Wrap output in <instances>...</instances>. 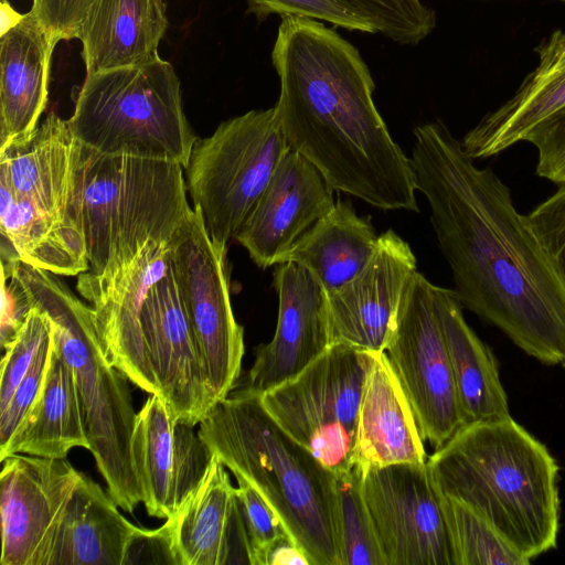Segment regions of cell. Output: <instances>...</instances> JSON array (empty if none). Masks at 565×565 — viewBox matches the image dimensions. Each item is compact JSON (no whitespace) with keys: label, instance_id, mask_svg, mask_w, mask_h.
Instances as JSON below:
<instances>
[{"label":"cell","instance_id":"39","mask_svg":"<svg viewBox=\"0 0 565 565\" xmlns=\"http://www.w3.org/2000/svg\"><path fill=\"white\" fill-rule=\"evenodd\" d=\"M537 152L535 173L555 184L565 182V109L526 139Z\"/></svg>","mask_w":565,"mask_h":565},{"label":"cell","instance_id":"6","mask_svg":"<svg viewBox=\"0 0 565 565\" xmlns=\"http://www.w3.org/2000/svg\"><path fill=\"white\" fill-rule=\"evenodd\" d=\"M183 170L173 161L106 154L81 143L72 214L89 271L118 266L150 239H172L192 211Z\"/></svg>","mask_w":565,"mask_h":565},{"label":"cell","instance_id":"42","mask_svg":"<svg viewBox=\"0 0 565 565\" xmlns=\"http://www.w3.org/2000/svg\"><path fill=\"white\" fill-rule=\"evenodd\" d=\"M1 344L4 348L18 333L32 309L12 273L1 265Z\"/></svg>","mask_w":565,"mask_h":565},{"label":"cell","instance_id":"1","mask_svg":"<svg viewBox=\"0 0 565 565\" xmlns=\"http://www.w3.org/2000/svg\"><path fill=\"white\" fill-rule=\"evenodd\" d=\"M416 188L462 308L543 364L565 361V278L489 167L440 120L414 129Z\"/></svg>","mask_w":565,"mask_h":565},{"label":"cell","instance_id":"44","mask_svg":"<svg viewBox=\"0 0 565 565\" xmlns=\"http://www.w3.org/2000/svg\"><path fill=\"white\" fill-rule=\"evenodd\" d=\"M1 32L0 35L4 34L12 28H14L24 17V14L18 13L6 0H1Z\"/></svg>","mask_w":565,"mask_h":565},{"label":"cell","instance_id":"21","mask_svg":"<svg viewBox=\"0 0 565 565\" xmlns=\"http://www.w3.org/2000/svg\"><path fill=\"white\" fill-rule=\"evenodd\" d=\"M537 65L514 94L487 113L462 138L473 159H488L511 148L565 109V30H556L535 47Z\"/></svg>","mask_w":565,"mask_h":565},{"label":"cell","instance_id":"19","mask_svg":"<svg viewBox=\"0 0 565 565\" xmlns=\"http://www.w3.org/2000/svg\"><path fill=\"white\" fill-rule=\"evenodd\" d=\"M333 189L301 153L289 149L235 241L260 268L278 265L335 204Z\"/></svg>","mask_w":565,"mask_h":565},{"label":"cell","instance_id":"8","mask_svg":"<svg viewBox=\"0 0 565 565\" xmlns=\"http://www.w3.org/2000/svg\"><path fill=\"white\" fill-rule=\"evenodd\" d=\"M290 146L275 107L221 122L193 146L186 190L212 241L227 249Z\"/></svg>","mask_w":565,"mask_h":565},{"label":"cell","instance_id":"30","mask_svg":"<svg viewBox=\"0 0 565 565\" xmlns=\"http://www.w3.org/2000/svg\"><path fill=\"white\" fill-rule=\"evenodd\" d=\"M75 447L88 449V441L72 372L54 345L41 391L0 447V460L12 454L62 459Z\"/></svg>","mask_w":565,"mask_h":565},{"label":"cell","instance_id":"9","mask_svg":"<svg viewBox=\"0 0 565 565\" xmlns=\"http://www.w3.org/2000/svg\"><path fill=\"white\" fill-rule=\"evenodd\" d=\"M370 362V351L333 343L299 374L260 394L273 418L333 473L354 465Z\"/></svg>","mask_w":565,"mask_h":565},{"label":"cell","instance_id":"25","mask_svg":"<svg viewBox=\"0 0 565 565\" xmlns=\"http://www.w3.org/2000/svg\"><path fill=\"white\" fill-rule=\"evenodd\" d=\"M168 24L164 0H94L77 34L86 75L159 56Z\"/></svg>","mask_w":565,"mask_h":565},{"label":"cell","instance_id":"41","mask_svg":"<svg viewBox=\"0 0 565 565\" xmlns=\"http://www.w3.org/2000/svg\"><path fill=\"white\" fill-rule=\"evenodd\" d=\"M173 564L177 561L166 523L154 530L137 527L127 548L122 565Z\"/></svg>","mask_w":565,"mask_h":565},{"label":"cell","instance_id":"13","mask_svg":"<svg viewBox=\"0 0 565 565\" xmlns=\"http://www.w3.org/2000/svg\"><path fill=\"white\" fill-rule=\"evenodd\" d=\"M170 242L150 239L118 266L99 274L87 270L77 275L76 281L77 291L92 305L110 363L140 390L160 396L142 333L141 310L148 291L168 270Z\"/></svg>","mask_w":565,"mask_h":565},{"label":"cell","instance_id":"33","mask_svg":"<svg viewBox=\"0 0 565 565\" xmlns=\"http://www.w3.org/2000/svg\"><path fill=\"white\" fill-rule=\"evenodd\" d=\"M371 23L376 33L402 45H416L436 26V13L422 0H337Z\"/></svg>","mask_w":565,"mask_h":565},{"label":"cell","instance_id":"26","mask_svg":"<svg viewBox=\"0 0 565 565\" xmlns=\"http://www.w3.org/2000/svg\"><path fill=\"white\" fill-rule=\"evenodd\" d=\"M434 300L451 364L462 426L511 416L498 361L466 322L452 289L434 285Z\"/></svg>","mask_w":565,"mask_h":565},{"label":"cell","instance_id":"32","mask_svg":"<svg viewBox=\"0 0 565 565\" xmlns=\"http://www.w3.org/2000/svg\"><path fill=\"white\" fill-rule=\"evenodd\" d=\"M449 529L456 565H527L526 558L510 545L480 514L456 499L440 494Z\"/></svg>","mask_w":565,"mask_h":565},{"label":"cell","instance_id":"24","mask_svg":"<svg viewBox=\"0 0 565 565\" xmlns=\"http://www.w3.org/2000/svg\"><path fill=\"white\" fill-rule=\"evenodd\" d=\"M55 45L31 11L0 35V147L39 125Z\"/></svg>","mask_w":565,"mask_h":565},{"label":"cell","instance_id":"22","mask_svg":"<svg viewBox=\"0 0 565 565\" xmlns=\"http://www.w3.org/2000/svg\"><path fill=\"white\" fill-rule=\"evenodd\" d=\"M79 149L68 121L50 113L31 134L0 147V178L39 209L75 218L72 206Z\"/></svg>","mask_w":565,"mask_h":565},{"label":"cell","instance_id":"36","mask_svg":"<svg viewBox=\"0 0 565 565\" xmlns=\"http://www.w3.org/2000/svg\"><path fill=\"white\" fill-rule=\"evenodd\" d=\"M237 498L248 534L253 565H263L268 548L287 531L273 509L245 480L236 478Z\"/></svg>","mask_w":565,"mask_h":565},{"label":"cell","instance_id":"14","mask_svg":"<svg viewBox=\"0 0 565 565\" xmlns=\"http://www.w3.org/2000/svg\"><path fill=\"white\" fill-rule=\"evenodd\" d=\"M0 473V565H50L57 533L83 473L66 458L12 454Z\"/></svg>","mask_w":565,"mask_h":565},{"label":"cell","instance_id":"5","mask_svg":"<svg viewBox=\"0 0 565 565\" xmlns=\"http://www.w3.org/2000/svg\"><path fill=\"white\" fill-rule=\"evenodd\" d=\"M1 265L18 280L31 307L51 318L54 345L73 375L88 450L115 502L134 512L142 502L131 450L137 413L129 380L105 354L92 307L56 274L25 264L15 255L7 256Z\"/></svg>","mask_w":565,"mask_h":565},{"label":"cell","instance_id":"27","mask_svg":"<svg viewBox=\"0 0 565 565\" xmlns=\"http://www.w3.org/2000/svg\"><path fill=\"white\" fill-rule=\"evenodd\" d=\"M0 230L11 252L25 264L63 276H77L89 269L78 222L39 209L19 196L3 178Z\"/></svg>","mask_w":565,"mask_h":565},{"label":"cell","instance_id":"43","mask_svg":"<svg viewBox=\"0 0 565 565\" xmlns=\"http://www.w3.org/2000/svg\"><path fill=\"white\" fill-rule=\"evenodd\" d=\"M263 565H310V563L290 535L285 533L268 548Z\"/></svg>","mask_w":565,"mask_h":565},{"label":"cell","instance_id":"4","mask_svg":"<svg viewBox=\"0 0 565 565\" xmlns=\"http://www.w3.org/2000/svg\"><path fill=\"white\" fill-rule=\"evenodd\" d=\"M198 430L210 451L273 509L310 565H339L334 473L273 418L259 393L231 391Z\"/></svg>","mask_w":565,"mask_h":565},{"label":"cell","instance_id":"23","mask_svg":"<svg viewBox=\"0 0 565 565\" xmlns=\"http://www.w3.org/2000/svg\"><path fill=\"white\" fill-rule=\"evenodd\" d=\"M353 461L362 469L427 461L413 409L385 352H371Z\"/></svg>","mask_w":565,"mask_h":565},{"label":"cell","instance_id":"46","mask_svg":"<svg viewBox=\"0 0 565 565\" xmlns=\"http://www.w3.org/2000/svg\"><path fill=\"white\" fill-rule=\"evenodd\" d=\"M559 1H562V2H564V3H565V0H559Z\"/></svg>","mask_w":565,"mask_h":565},{"label":"cell","instance_id":"38","mask_svg":"<svg viewBox=\"0 0 565 565\" xmlns=\"http://www.w3.org/2000/svg\"><path fill=\"white\" fill-rule=\"evenodd\" d=\"M525 216L565 278V182Z\"/></svg>","mask_w":565,"mask_h":565},{"label":"cell","instance_id":"31","mask_svg":"<svg viewBox=\"0 0 565 565\" xmlns=\"http://www.w3.org/2000/svg\"><path fill=\"white\" fill-rule=\"evenodd\" d=\"M358 465L334 473V526L339 565H386L362 490Z\"/></svg>","mask_w":565,"mask_h":565},{"label":"cell","instance_id":"35","mask_svg":"<svg viewBox=\"0 0 565 565\" xmlns=\"http://www.w3.org/2000/svg\"><path fill=\"white\" fill-rule=\"evenodd\" d=\"M248 12L258 21L270 14L295 15L328 22L349 31L376 34L369 21L350 11L337 0H246Z\"/></svg>","mask_w":565,"mask_h":565},{"label":"cell","instance_id":"2","mask_svg":"<svg viewBox=\"0 0 565 565\" xmlns=\"http://www.w3.org/2000/svg\"><path fill=\"white\" fill-rule=\"evenodd\" d=\"M271 61L280 81L274 107L290 148L334 191L380 210L418 212L411 158L375 106L359 51L318 20L286 15Z\"/></svg>","mask_w":565,"mask_h":565},{"label":"cell","instance_id":"12","mask_svg":"<svg viewBox=\"0 0 565 565\" xmlns=\"http://www.w3.org/2000/svg\"><path fill=\"white\" fill-rule=\"evenodd\" d=\"M362 490L386 565H456L427 461L367 467Z\"/></svg>","mask_w":565,"mask_h":565},{"label":"cell","instance_id":"16","mask_svg":"<svg viewBox=\"0 0 565 565\" xmlns=\"http://www.w3.org/2000/svg\"><path fill=\"white\" fill-rule=\"evenodd\" d=\"M416 264L412 248L395 231L382 233L367 265L327 294L332 344L385 352Z\"/></svg>","mask_w":565,"mask_h":565},{"label":"cell","instance_id":"28","mask_svg":"<svg viewBox=\"0 0 565 565\" xmlns=\"http://www.w3.org/2000/svg\"><path fill=\"white\" fill-rule=\"evenodd\" d=\"M109 492L85 476L64 513L50 565H122L137 525Z\"/></svg>","mask_w":565,"mask_h":565},{"label":"cell","instance_id":"45","mask_svg":"<svg viewBox=\"0 0 565 565\" xmlns=\"http://www.w3.org/2000/svg\"><path fill=\"white\" fill-rule=\"evenodd\" d=\"M563 369L565 370V361L562 363Z\"/></svg>","mask_w":565,"mask_h":565},{"label":"cell","instance_id":"17","mask_svg":"<svg viewBox=\"0 0 565 565\" xmlns=\"http://www.w3.org/2000/svg\"><path fill=\"white\" fill-rule=\"evenodd\" d=\"M131 450L147 513L166 520L199 484L212 457L195 426L158 394H149L136 415Z\"/></svg>","mask_w":565,"mask_h":565},{"label":"cell","instance_id":"40","mask_svg":"<svg viewBox=\"0 0 565 565\" xmlns=\"http://www.w3.org/2000/svg\"><path fill=\"white\" fill-rule=\"evenodd\" d=\"M94 0H33L31 12L57 44L77 39L81 24Z\"/></svg>","mask_w":565,"mask_h":565},{"label":"cell","instance_id":"10","mask_svg":"<svg viewBox=\"0 0 565 565\" xmlns=\"http://www.w3.org/2000/svg\"><path fill=\"white\" fill-rule=\"evenodd\" d=\"M170 244L182 303L220 402L235 387L244 355V331L231 305L227 249L212 241L194 206Z\"/></svg>","mask_w":565,"mask_h":565},{"label":"cell","instance_id":"3","mask_svg":"<svg viewBox=\"0 0 565 565\" xmlns=\"http://www.w3.org/2000/svg\"><path fill=\"white\" fill-rule=\"evenodd\" d=\"M427 465L440 494L476 511L526 558L556 547L557 461L511 416L461 426Z\"/></svg>","mask_w":565,"mask_h":565},{"label":"cell","instance_id":"15","mask_svg":"<svg viewBox=\"0 0 565 565\" xmlns=\"http://www.w3.org/2000/svg\"><path fill=\"white\" fill-rule=\"evenodd\" d=\"M141 328L161 397L178 418L199 425L217 402L182 303L172 258L167 273L148 291Z\"/></svg>","mask_w":565,"mask_h":565},{"label":"cell","instance_id":"18","mask_svg":"<svg viewBox=\"0 0 565 565\" xmlns=\"http://www.w3.org/2000/svg\"><path fill=\"white\" fill-rule=\"evenodd\" d=\"M278 318L271 341L256 350L246 386L269 391L303 371L331 344L327 292L313 275L294 262L274 271Z\"/></svg>","mask_w":565,"mask_h":565},{"label":"cell","instance_id":"20","mask_svg":"<svg viewBox=\"0 0 565 565\" xmlns=\"http://www.w3.org/2000/svg\"><path fill=\"white\" fill-rule=\"evenodd\" d=\"M212 454L199 484L164 522L177 565H253L237 490Z\"/></svg>","mask_w":565,"mask_h":565},{"label":"cell","instance_id":"37","mask_svg":"<svg viewBox=\"0 0 565 565\" xmlns=\"http://www.w3.org/2000/svg\"><path fill=\"white\" fill-rule=\"evenodd\" d=\"M53 348L54 334L42 347L11 398L0 411V447L8 443L38 397L46 375Z\"/></svg>","mask_w":565,"mask_h":565},{"label":"cell","instance_id":"7","mask_svg":"<svg viewBox=\"0 0 565 565\" xmlns=\"http://www.w3.org/2000/svg\"><path fill=\"white\" fill-rule=\"evenodd\" d=\"M67 121L75 138L98 152L183 168L198 140L183 111L180 79L160 56L86 75Z\"/></svg>","mask_w":565,"mask_h":565},{"label":"cell","instance_id":"34","mask_svg":"<svg viewBox=\"0 0 565 565\" xmlns=\"http://www.w3.org/2000/svg\"><path fill=\"white\" fill-rule=\"evenodd\" d=\"M54 334L53 322L43 310L32 307L15 337L3 348L0 377V411L23 380L35 356Z\"/></svg>","mask_w":565,"mask_h":565},{"label":"cell","instance_id":"29","mask_svg":"<svg viewBox=\"0 0 565 565\" xmlns=\"http://www.w3.org/2000/svg\"><path fill=\"white\" fill-rule=\"evenodd\" d=\"M370 217L356 214L351 202L338 201L284 255L307 268L331 294L353 279L370 262L379 242Z\"/></svg>","mask_w":565,"mask_h":565},{"label":"cell","instance_id":"11","mask_svg":"<svg viewBox=\"0 0 565 565\" xmlns=\"http://www.w3.org/2000/svg\"><path fill=\"white\" fill-rule=\"evenodd\" d=\"M385 353L424 441L438 449L462 422L434 285L418 271L405 289Z\"/></svg>","mask_w":565,"mask_h":565}]
</instances>
